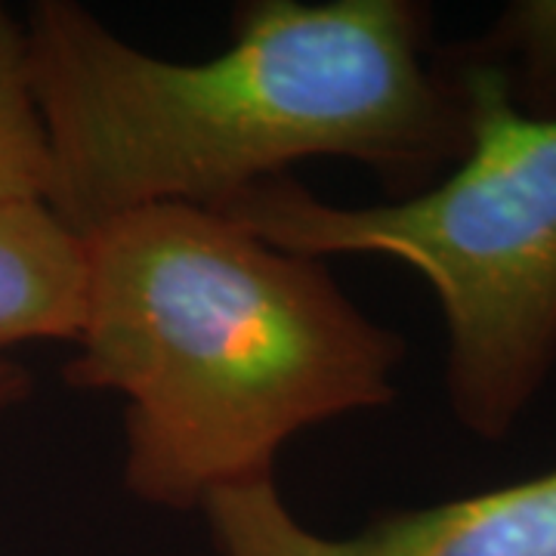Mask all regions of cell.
I'll return each instance as SVG.
<instances>
[{
    "label": "cell",
    "instance_id": "cell-1",
    "mask_svg": "<svg viewBox=\"0 0 556 556\" xmlns=\"http://www.w3.org/2000/svg\"><path fill=\"white\" fill-rule=\"evenodd\" d=\"M430 22L415 0H251L223 53L174 62L80 3L38 0L22 25L50 142L43 204L84 239L139 207L214 211L313 159L356 161L415 195L470 146Z\"/></svg>",
    "mask_w": 556,
    "mask_h": 556
},
{
    "label": "cell",
    "instance_id": "cell-4",
    "mask_svg": "<svg viewBox=\"0 0 556 556\" xmlns=\"http://www.w3.org/2000/svg\"><path fill=\"white\" fill-rule=\"evenodd\" d=\"M219 556H556V467L477 495L393 510L350 538H325L273 482L204 501Z\"/></svg>",
    "mask_w": 556,
    "mask_h": 556
},
{
    "label": "cell",
    "instance_id": "cell-2",
    "mask_svg": "<svg viewBox=\"0 0 556 556\" xmlns=\"http://www.w3.org/2000/svg\"><path fill=\"white\" fill-rule=\"evenodd\" d=\"M65 380L118 393L124 485L164 510L273 482L300 430L396 399L405 340L356 309L321 260L207 207L155 204L84 236Z\"/></svg>",
    "mask_w": 556,
    "mask_h": 556
},
{
    "label": "cell",
    "instance_id": "cell-3",
    "mask_svg": "<svg viewBox=\"0 0 556 556\" xmlns=\"http://www.w3.org/2000/svg\"><path fill=\"white\" fill-rule=\"evenodd\" d=\"M470 118V146L433 186L343 207L291 177L214 207L300 257L371 254L412 266L445 318V393L485 442L514 433L556 368V115L522 112L501 68L442 50Z\"/></svg>",
    "mask_w": 556,
    "mask_h": 556
},
{
    "label": "cell",
    "instance_id": "cell-7",
    "mask_svg": "<svg viewBox=\"0 0 556 556\" xmlns=\"http://www.w3.org/2000/svg\"><path fill=\"white\" fill-rule=\"evenodd\" d=\"M448 50L501 68L522 112L556 115V0L510 3L482 38Z\"/></svg>",
    "mask_w": 556,
    "mask_h": 556
},
{
    "label": "cell",
    "instance_id": "cell-6",
    "mask_svg": "<svg viewBox=\"0 0 556 556\" xmlns=\"http://www.w3.org/2000/svg\"><path fill=\"white\" fill-rule=\"evenodd\" d=\"M50 189V142L43 130L25 25L0 7V207L43 204Z\"/></svg>",
    "mask_w": 556,
    "mask_h": 556
},
{
    "label": "cell",
    "instance_id": "cell-8",
    "mask_svg": "<svg viewBox=\"0 0 556 556\" xmlns=\"http://www.w3.org/2000/svg\"><path fill=\"white\" fill-rule=\"evenodd\" d=\"M31 390H35L31 375L22 365H16V362L0 358V412H7V408L25 402Z\"/></svg>",
    "mask_w": 556,
    "mask_h": 556
},
{
    "label": "cell",
    "instance_id": "cell-5",
    "mask_svg": "<svg viewBox=\"0 0 556 556\" xmlns=\"http://www.w3.org/2000/svg\"><path fill=\"white\" fill-rule=\"evenodd\" d=\"M84 241L47 204L0 207V350L78 338Z\"/></svg>",
    "mask_w": 556,
    "mask_h": 556
}]
</instances>
